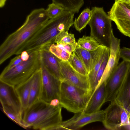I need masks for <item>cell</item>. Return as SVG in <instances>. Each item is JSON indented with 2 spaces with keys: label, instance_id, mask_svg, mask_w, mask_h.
Returning a JSON list of instances; mask_svg holds the SVG:
<instances>
[{
  "label": "cell",
  "instance_id": "1",
  "mask_svg": "<svg viewBox=\"0 0 130 130\" xmlns=\"http://www.w3.org/2000/svg\"><path fill=\"white\" fill-rule=\"evenodd\" d=\"M46 9L32 11L23 24L9 35L0 47V64L14 55L20 54L27 43L44 27L50 20Z\"/></svg>",
  "mask_w": 130,
  "mask_h": 130
},
{
  "label": "cell",
  "instance_id": "2",
  "mask_svg": "<svg viewBox=\"0 0 130 130\" xmlns=\"http://www.w3.org/2000/svg\"><path fill=\"white\" fill-rule=\"evenodd\" d=\"M61 108L40 100L23 111V122L27 129L58 130L62 122Z\"/></svg>",
  "mask_w": 130,
  "mask_h": 130
},
{
  "label": "cell",
  "instance_id": "3",
  "mask_svg": "<svg viewBox=\"0 0 130 130\" xmlns=\"http://www.w3.org/2000/svg\"><path fill=\"white\" fill-rule=\"evenodd\" d=\"M73 13L64 10L55 17L50 19L44 27L26 45L23 51L30 52L48 48L55 44L57 37L61 33L68 31L74 24Z\"/></svg>",
  "mask_w": 130,
  "mask_h": 130
},
{
  "label": "cell",
  "instance_id": "4",
  "mask_svg": "<svg viewBox=\"0 0 130 130\" xmlns=\"http://www.w3.org/2000/svg\"><path fill=\"white\" fill-rule=\"evenodd\" d=\"M29 53L28 59L22 60L10 69L3 70L0 75L1 82L14 87L26 81L40 69L39 51Z\"/></svg>",
  "mask_w": 130,
  "mask_h": 130
},
{
  "label": "cell",
  "instance_id": "5",
  "mask_svg": "<svg viewBox=\"0 0 130 130\" xmlns=\"http://www.w3.org/2000/svg\"><path fill=\"white\" fill-rule=\"evenodd\" d=\"M91 95L90 91L61 81L59 104L69 111L74 113L83 112Z\"/></svg>",
  "mask_w": 130,
  "mask_h": 130
},
{
  "label": "cell",
  "instance_id": "6",
  "mask_svg": "<svg viewBox=\"0 0 130 130\" xmlns=\"http://www.w3.org/2000/svg\"><path fill=\"white\" fill-rule=\"evenodd\" d=\"M92 15L88 24L90 28V36L101 45L110 48L113 32L111 20L103 7L92 8Z\"/></svg>",
  "mask_w": 130,
  "mask_h": 130
},
{
  "label": "cell",
  "instance_id": "7",
  "mask_svg": "<svg viewBox=\"0 0 130 130\" xmlns=\"http://www.w3.org/2000/svg\"><path fill=\"white\" fill-rule=\"evenodd\" d=\"M104 110L105 115L102 123L106 129L119 130L122 127L130 126V112L116 100L111 102Z\"/></svg>",
  "mask_w": 130,
  "mask_h": 130
},
{
  "label": "cell",
  "instance_id": "8",
  "mask_svg": "<svg viewBox=\"0 0 130 130\" xmlns=\"http://www.w3.org/2000/svg\"><path fill=\"white\" fill-rule=\"evenodd\" d=\"M130 67V62L123 60L106 79L105 103L116 100Z\"/></svg>",
  "mask_w": 130,
  "mask_h": 130
},
{
  "label": "cell",
  "instance_id": "9",
  "mask_svg": "<svg viewBox=\"0 0 130 130\" xmlns=\"http://www.w3.org/2000/svg\"><path fill=\"white\" fill-rule=\"evenodd\" d=\"M108 14L119 31L130 38V9L123 2L115 1Z\"/></svg>",
  "mask_w": 130,
  "mask_h": 130
},
{
  "label": "cell",
  "instance_id": "10",
  "mask_svg": "<svg viewBox=\"0 0 130 130\" xmlns=\"http://www.w3.org/2000/svg\"><path fill=\"white\" fill-rule=\"evenodd\" d=\"M41 64L42 85L41 100L49 103L53 100H59L61 81L48 71L41 61Z\"/></svg>",
  "mask_w": 130,
  "mask_h": 130
},
{
  "label": "cell",
  "instance_id": "11",
  "mask_svg": "<svg viewBox=\"0 0 130 130\" xmlns=\"http://www.w3.org/2000/svg\"><path fill=\"white\" fill-rule=\"evenodd\" d=\"M105 115L104 110H100L90 114L83 112L76 113L70 119L62 121L58 130H78L91 123L95 122H102Z\"/></svg>",
  "mask_w": 130,
  "mask_h": 130
},
{
  "label": "cell",
  "instance_id": "12",
  "mask_svg": "<svg viewBox=\"0 0 130 130\" xmlns=\"http://www.w3.org/2000/svg\"><path fill=\"white\" fill-rule=\"evenodd\" d=\"M0 100L2 107L22 118L23 111L22 105L14 87L0 82Z\"/></svg>",
  "mask_w": 130,
  "mask_h": 130
},
{
  "label": "cell",
  "instance_id": "13",
  "mask_svg": "<svg viewBox=\"0 0 130 130\" xmlns=\"http://www.w3.org/2000/svg\"><path fill=\"white\" fill-rule=\"evenodd\" d=\"M59 63L62 80H64L74 86L90 91L88 75H82L76 71L68 61L59 59Z\"/></svg>",
  "mask_w": 130,
  "mask_h": 130
},
{
  "label": "cell",
  "instance_id": "14",
  "mask_svg": "<svg viewBox=\"0 0 130 130\" xmlns=\"http://www.w3.org/2000/svg\"><path fill=\"white\" fill-rule=\"evenodd\" d=\"M120 40L115 36L113 32L111 36L109 56L99 83L106 81L118 66L120 58Z\"/></svg>",
  "mask_w": 130,
  "mask_h": 130
},
{
  "label": "cell",
  "instance_id": "15",
  "mask_svg": "<svg viewBox=\"0 0 130 130\" xmlns=\"http://www.w3.org/2000/svg\"><path fill=\"white\" fill-rule=\"evenodd\" d=\"M108 48L101 45L96 50L90 51L81 48L77 44L73 52L82 61L89 73Z\"/></svg>",
  "mask_w": 130,
  "mask_h": 130
},
{
  "label": "cell",
  "instance_id": "16",
  "mask_svg": "<svg viewBox=\"0 0 130 130\" xmlns=\"http://www.w3.org/2000/svg\"><path fill=\"white\" fill-rule=\"evenodd\" d=\"M106 81L100 83L92 95L83 112L91 113L100 110L105 103V95Z\"/></svg>",
  "mask_w": 130,
  "mask_h": 130
},
{
  "label": "cell",
  "instance_id": "17",
  "mask_svg": "<svg viewBox=\"0 0 130 130\" xmlns=\"http://www.w3.org/2000/svg\"><path fill=\"white\" fill-rule=\"evenodd\" d=\"M39 51L41 62L51 73L62 81L59 59L51 53L48 48Z\"/></svg>",
  "mask_w": 130,
  "mask_h": 130
},
{
  "label": "cell",
  "instance_id": "18",
  "mask_svg": "<svg viewBox=\"0 0 130 130\" xmlns=\"http://www.w3.org/2000/svg\"><path fill=\"white\" fill-rule=\"evenodd\" d=\"M116 100L130 112V67Z\"/></svg>",
  "mask_w": 130,
  "mask_h": 130
},
{
  "label": "cell",
  "instance_id": "19",
  "mask_svg": "<svg viewBox=\"0 0 130 130\" xmlns=\"http://www.w3.org/2000/svg\"><path fill=\"white\" fill-rule=\"evenodd\" d=\"M34 74L26 81L14 87L21 102L23 111L28 107L30 89L33 80Z\"/></svg>",
  "mask_w": 130,
  "mask_h": 130
},
{
  "label": "cell",
  "instance_id": "20",
  "mask_svg": "<svg viewBox=\"0 0 130 130\" xmlns=\"http://www.w3.org/2000/svg\"><path fill=\"white\" fill-rule=\"evenodd\" d=\"M42 90L41 72V68L34 74L31 86L28 108L41 100Z\"/></svg>",
  "mask_w": 130,
  "mask_h": 130
},
{
  "label": "cell",
  "instance_id": "21",
  "mask_svg": "<svg viewBox=\"0 0 130 130\" xmlns=\"http://www.w3.org/2000/svg\"><path fill=\"white\" fill-rule=\"evenodd\" d=\"M92 15V11L89 8L84 9L74 21V25L76 30L80 32L85 28L88 24Z\"/></svg>",
  "mask_w": 130,
  "mask_h": 130
},
{
  "label": "cell",
  "instance_id": "22",
  "mask_svg": "<svg viewBox=\"0 0 130 130\" xmlns=\"http://www.w3.org/2000/svg\"><path fill=\"white\" fill-rule=\"evenodd\" d=\"M60 5L64 10L78 13L84 4V0H52Z\"/></svg>",
  "mask_w": 130,
  "mask_h": 130
},
{
  "label": "cell",
  "instance_id": "23",
  "mask_svg": "<svg viewBox=\"0 0 130 130\" xmlns=\"http://www.w3.org/2000/svg\"><path fill=\"white\" fill-rule=\"evenodd\" d=\"M77 42L79 47L90 51L96 50L101 45L95 39L90 36L84 35L79 38Z\"/></svg>",
  "mask_w": 130,
  "mask_h": 130
},
{
  "label": "cell",
  "instance_id": "24",
  "mask_svg": "<svg viewBox=\"0 0 130 130\" xmlns=\"http://www.w3.org/2000/svg\"><path fill=\"white\" fill-rule=\"evenodd\" d=\"M71 66L76 71L85 75H88L89 72L84 64L73 52L68 61Z\"/></svg>",
  "mask_w": 130,
  "mask_h": 130
},
{
  "label": "cell",
  "instance_id": "25",
  "mask_svg": "<svg viewBox=\"0 0 130 130\" xmlns=\"http://www.w3.org/2000/svg\"><path fill=\"white\" fill-rule=\"evenodd\" d=\"M48 48L58 58L62 61H68L72 55L56 44H51Z\"/></svg>",
  "mask_w": 130,
  "mask_h": 130
},
{
  "label": "cell",
  "instance_id": "26",
  "mask_svg": "<svg viewBox=\"0 0 130 130\" xmlns=\"http://www.w3.org/2000/svg\"><path fill=\"white\" fill-rule=\"evenodd\" d=\"M110 54V48H108L105 52L103 61L97 74L93 86L90 90L92 95L99 84L109 58Z\"/></svg>",
  "mask_w": 130,
  "mask_h": 130
},
{
  "label": "cell",
  "instance_id": "27",
  "mask_svg": "<svg viewBox=\"0 0 130 130\" xmlns=\"http://www.w3.org/2000/svg\"><path fill=\"white\" fill-rule=\"evenodd\" d=\"M75 42L74 35L66 31L62 32L58 35L56 39L55 44H64Z\"/></svg>",
  "mask_w": 130,
  "mask_h": 130
},
{
  "label": "cell",
  "instance_id": "28",
  "mask_svg": "<svg viewBox=\"0 0 130 130\" xmlns=\"http://www.w3.org/2000/svg\"><path fill=\"white\" fill-rule=\"evenodd\" d=\"M64 10V9L60 5L53 2L48 5L46 9L47 15L50 19L57 16Z\"/></svg>",
  "mask_w": 130,
  "mask_h": 130
},
{
  "label": "cell",
  "instance_id": "29",
  "mask_svg": "<svg viewBox=\"0 0 130 130\" xmlns=\"http://www.w3.org/2000/svg\"><path fill=\"white\" fill-rule=\"evenodd\" d=\"M106 51L101 57L93 69L88 74V78L90 86V91L93 86L97 73L103 61Z\"/></svg>",
  "mask_w": 130,
  "mask_h": 130
},
{
  "label": "cell",
  "instance_id": "30",
  "mask_svg": "<svg viewBox=\"0 0 130 130\" xmlns=\"http://www.w3.org/2000/svg\"><path fill=\"white\" fill-rule=\"evenodd\" d=\"M2 108L4 112L9 118L22 127L27 129L22 117L5 108L2 107Z\"/></svg>",
  "mask_w": 130,
  "mask_h": 130
},
{
  "label": "cell",
  "instance_id": "31",
  "mask_svg": "<svg viewBox=\"0 0 130 130\" xmlns=\"http://www.w3.org/2000/svg\"><path fill=\"white\" fill-rule=\"evenodd\" d=\"M120 58L130 62V48L124 47L120 50Z\"/></svg>",
  "mask_w": 130,
  "mask_h": 130
},
{
  "label": "cell",
  "instance_id": "32",
  "mask_svg": "<svg viewBox=\"0 0 130 130\" xmlns=\"http://www.w3.org/2000/svg\"><path fill=\"white\" fill-rule=\"evenodd\" d=\"M57 44L71 55L73 54L77 45L76 42L72 43Z\"/></svg>",
  "mask_w": 130,
  "mask_h": 130
},
{
  "label": "cell",
  "instance_id": "33",
  "mask_svg": "<svg viewBox=\"0 0 130 130\" xmlns=\"http://www.w3.org/2000/svg\"><path fill=\"white\" fill-rule=\"evenodd\" d=\"M22 60L20 54L16 56L11 60L9 64L3 70H6L10 69L20 63Z\"/></svg>",
  "mask_w": 130,
  "mask_h": 130
},
{
  "label": "cell",
  "instance_id": "34",
  "mask_svg": "<svg viewBox=\"0 0 130 130\" xmlns=\"http://www.w3.org/2000/svg\"><path fill=\"white\" fill-rule=\"evenodd\" d=\"M7 0H0V7H3L5 5Z\"/></svg>",
  "mask_w": 130,
  "mask_h": 130
},
{
  "label": "cell",
  "instance_id": "35",
  "mask_svg": "<svg viewBox=\"0 0 130 130\" xmlns=\"http://www.w3.org/2000/svg\"><path fill=\"white\" fill-rule=\"evenodd\" d=\"M115 1H119L122 2L130 3V0H115Z\"/></svg>",
  "mask_w": 130,
  "mask_h": 130
},
{
  "label": "cell",
  "instance_id": "36",
  "mask_svg": "<svg viewBox=\"0 0 130 130\" xmlns=\"http://www.w3.org/2000/svg\"><path fill=\"white\" fill-rule=\"evenodd\" d=\"M124 3L129 9H130V3Z\"/></svg>",
  "mask_w": 130,
  "mask_h": 130
},
{
  "label": "cell",
  "instance_id": "37",
  "mask_svg": "<svg viewBox=\"0 0 130 130\" xmlns=\"http://www.w3.org/2000/svg\"><path fill=\"white\" fill-rule=\"evenodd\" d=\"M129 122H130V116L129 118Z\"/></svg>",
  "mask_w": 130,
  "mask_h": 130
}]
</instances>
